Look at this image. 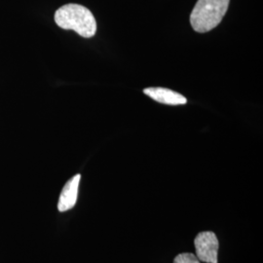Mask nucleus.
<instances>
[{
	"label": "nucleus",
	"mask_w": 263,
	"mask_h": 263,
	"mask_svg": "<svg viewBox=\"0 0 263 263\" xmlns=\"http://www.w3.org/2000/svg\"><path fill=\"white\" fill-rule=\"evenodd\" d=\"M55 22L60 28L74 30L82 37H93L97 32L94 15L79 4L69 3L59 8L55 13Z\"/></svg>",
	"instance_id": "1"
},
{
	"label": "nucleus",
	"mask_w": 263,
	"mask_h": 263,
	"mask_svg": "<svg viewBox=\"0 0 263 263\" xmlns=\"http://www.w3.org/2000/svg\"><path fill=\"white\" fill-rule=\"evenodd\" d=\"M143 93L160 104L180 105V104H185L187 103V100L184 96L179 94L177 92H174L167 88H161V87L145 88L143 90Z\"/></svg>",
	"instance_id": "4"
},
{
	"label": "nucleus",
	"mask_w": 263,
	"mask_h": 263,
	"mask_svg": "<svg viewBox=\"0 0 263 263\" xmlns=\"http://www.w3.org/2000/svg\"><path fill=\"white\" fill-rule=\"evenodd\" d=\"M230 0H198L190 15L193 29L205 33L216 28L227 12Z\"/></svg>",
	"instance_id": "2"
},
{
	"label": "nucleus",
	"mask_w": 263,
	"mask_h": 263,
	"mask_svg": "<svg viewBox=\"0 0 263 263\" xmlns=\"http://www.w3.org/2000/svg\"><path fill=\"white\" fill-rule=\"evenodd\" d=\"M80 179L81 176L78 174L69 179L63 188L58 203V209L60 212H66L76 206Z\"/></svg>",
	"instance_id": "5"
},
{
	"label": "nucleus",
	"mask_w": 263,
	"mask_h": 263,
	"mask_svg": "<svg viewBox=\"0 0 263 263\" xmlns=\"http://www.w3.org/2000/svg\"><path fill=\"white\" fill-rule=\"evenodd\" d=\"M174 263H200L197 256L195 254L184 253L180 254L175 258Z\"/></svg>",
	"instance_id": "6"
},
{
	"label": "nucleus",
	"mask_w": 263,
	"mask_h": 263,
	"mask_svg": "<svg viewBox=\"0 0 263 263\" xmlns=\"http://www.w3.org/2000/svg\"><path fill=\"white\" fill-rule=\"evenodd\" d=\"M196 256L200 261L207 263H217L218 253V240L216 235L212 231H205L199 233L195 240Z\"/></svg>",
	"instance_id": "3"
}]
</instances>
